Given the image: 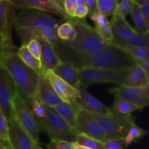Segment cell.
<instances>
[{
  "instance_id": "cell-19",
  "label": "cell",
  "mask_w": 149,
  "mask_h": 149,
  "mask_svg": "<svg viewBox=\"0 0 149 149\" xmlns=\"http://www.w3.org/2000/svg\"><path fill=\"white\" fill-rule=\"evenodd\" d=\"M52 71L71 86L77 89L79 87V69L73 64L61 61Z\"/></svg>"
},
{
  "instance_id": "cell-14",
  "label": "cell",
  "mask_w": 149,
  "mask_h": 149,
  "mask_svg": "<svg viewBox=\"0 0 149 149\" xmlns=\"http://www.w3.org/2000/svg\"><path fill=\"white\" fill-rule=\"evenodd\" d=\"M44 75L47 79L63 102L68 103L75 102L76 99L79 96L78 89L71 86L62 78L58 77L52 70H49Z\"/></svg>"
},
{
  "instance_id": "cell-2",
  "label": "cell",
  "mask_w": 149,
  "mask_h": 149,
  "mask_svg": "<svg viewBox=\"0 0 149 149\" xmlns=\"http://www.w3.org/2000/svg\"><path fill=\"white\" fill-rule=\"evenodd\" d=\"M8 73L15 90L28 104L35 97L39 74L28 67L19 57L15 49L6 53L1 64Z\"/></svg>"
},
{
  "instance_id": "cell-39",
  "label": "cell",
  "mask_w": 149,
  "mask_h": 149,
  "mask_svg": "<svg viewBox=\"0 0 149 149\" xmlns=\"http://www.w3.org/2000/svg\"><path fill=\"white\" fill-rule=\"evenodd\" d=\"M49 145L53 148V149H75L74 142H68L60 139L51 140Z\"/></svg>"
},
{
  "instance_id": "cell-17",
  "label": "cell",
  "mask_w": 149,
  "mask_h": 149,
  "mask_svg": "<svg viewBox=\"0 0 149 149\" xmlns=\"http://www.w3.org/2000/svg\"><path fill=\"white\" fill-rule=\"evenodd\" d=\"M16 8L8 1H0V34L13 41L12 31L15 19Z\"/></svg>"
},
{
  "instance_id": "cell-28",
  "label": "cell",
  "mask_w": 149,
  "mask_h": 149,
  "mask_svg": "<svg viewBox=\"0 0 149 149\" xmlns=\"http://www.w3.org/2000/svg\"><path fill=\"white\" fill-rule=\"evenodd\" d=\"M74 143L91 149H105L103 142L80 131L76 136Z\"/></svg>"
},
{
  "instance_id": "cell-29",
  "label": "cell",
  "mask_w": 149,
  "mask_h": 149,
  "mask_svg": "<svg viewBox=\"0 0 149 149\" xmlns=\"http://www.w3.org/2000/svg\"><path fill=\"white\" fill-rule=\"evenodd\" d=\"M149 33L141 34L137 32L135 34L131 37L130 39L124 41V42L119 43V46L123 47L126 45H130V46H138L143 47V48H147L149 47Z\"/></svg>"
},
{
  "instance_id": "cell-5",
  "label": "cell",
  "mask_w": 149,
  "mask_h": 149,
  "mask_svg": "<svg viewBox=\"0 0 149 149\" xmlns=\"http://www.w3.org/2000/svg\"><path fill=\"white\" fill-rule=\"evenodd\" d=\"M127 69H110L84 67L79 68V86L88 88L96 83L122 85Z\"/></svg>"
},
{
  "instance_id": "cell-4",
  "label": "cell",
  "mask_w": 149,
  "mask_h": 149,
  "mask_svg": "<svg viewBox=\"0 0 149 149\" xmlns=\"http://www.w3.org/2000/svg\"><path fill=\"white\" fill-rule=\"evenodd\" d=\"M46 111L45 118L37 119L41 131H45L50 140L75 142L76 136L79 131L68 124L52 108L46 105Z\"/></svg>"
},
{
  "instance_id": "cell-54",
  "label": "cell",
  "mask_w": 149,
  "mask_h": 149,
  "mask_svg": "<svg viewBox=\"0 0 149 149\" xmlns=\"http://www.w3.org/2000/svg\"><path fill=\"white\" fill-rule=\"evenodd\" d=\"M2 1V0H0V1Z\"/></svg>"
},
{
  "instance_id": "cell-34",
  "label": "cell",
  "mask_w": 149,
  "mask_h": 149,
  "mask_svg": "<svg viewBox=\"0 0 149 149\" xmlns=\"http://www.w3.org/2000/svg\"><path fill=\"white\" fill-rule=\"evenodd\" d=\"M123 48L131 57L135 60H144L149 58V50L147 48H143V47L138 46H130V45H126V46L121 47Z\"/></svg>"
},
{
  "instance_id": "cell-47",
  "label": "cell",
  "mask_w": 149,
  "mask_h": 149,
  "mask_svg": "<svg viewBox=\"0 0 149 149\" xmlns=\"http://www.w3.org/2000/svg\"><path fill=\"white\" fill-rule=\"evenodd\" d=\"M3 141V140H2ZM3 143H4V146H5L6 149H13V148L11 147V145H10V143H9L8 140H5V141H3Z\"/></svg>"
},
{
  "instance_id": "cell-45",
  "label": "cell",
  "mask_w": 149,
  "mask_h": 149,
  "mask_svg": "<svg viewBox=\"0 0 149 149\" xmlns=\"http://www.w3.org/2000/svg\"><path fill=\"white\" fill-rule=\"evenodd\" d=\"M135 64L141 67L143 71L149 75V58L144 60H135Z\"/></svg>"
},
{
  "instance_id": "cell-44",
  "label": "cell",
  "mask_w": 149,
  "mask_h": 149,
  "mask_svg": "<svg viewBox=\"0 0 149 149\" xmlns=\"http://www.w3.org/2000/svg\"><path fill=\"white\" fill-rule=\"evenodd\" d=\"M86 5H87V9H88L89 15L97 11V0H87L86 1Z\"/></svg>"
},
{
  "instance_id": "cell-7",
  "label": "cell",
  "mask_w": 149,
  "mask_h": 149,
  "mask_svg": "<svg viewBox=\"0 0 149 149\" xmlns=\"http://www.w3.org/2000/svg\"><path fill=\"white\" fill-rule=\"evenodd\" d=\"M15 89V88H14ZM13 110L15 118L26 130L36 144H39L40 127L29 104L14 91L13 97Z\"/></svg>"
},
{
  "instance_id": "cell-49",
  "label": "cell",
  "mask_w": 149,
  "mask_h": 149,
  "mask_svg": "<svg viewBox=\"0 0 149 149\" xmlns=\"http://www.w3.org/2000/svg\"><path fill=\"white\" fill-rule=\"evenodd\" d=\"M87 0H77V5H81V4H86Z\"/></svg>"
},
{
  "instance_id": "cell-46",
  "label": "cell",
  "mask_w": 149,
  "mask_h": 149,
  "mask_svg": "<svg viewBox=\"0 0 149 149\" xmlns=\"http://www.w3.org/2000/svg\"><path fill=\"white\" fill-rule=\"evenodd\" d=\"M53 1H55L60 7H61V8L64 10V1H65V0H53Z\"/></svg>"
},
{
  "instance_id": "cell-52",
  "label": "cell",
  "mask_w": 149,
  "mask_h": 149,
  "mask_svg": "<svg viewBox=\"0 0 149 149\" xmlns=\"http://www.w3.org/2000/svg\"><path fill=\"white\" fill-rule=\"evenodd\" d=\"M47 149H53V148L50 145H47Z\"/></svg>"
},
{
  "instance_id": "cell-33",
  "label": "cell",
  "mask_w": 149,
  "mask_h": 149,
  "mask_svg": "<svg viewBox=\"0 0 149 149\" xmlns=\"http://www.w3.org/2000/svg\"><path fill=\"white\" fill-rule=\"evenodd\" d=\"M117 5V0H97V11L106 17L113 15Z\"/></svg>"
},
{
  "instance_id": "cell-36",
  "label": "cell",
  "mask_w": 149,
  "mask_h": 149,
  "mask_svg": "<svg viewBox=\"0 0 149 149\" xmlns=\"http://www.w3.org/2000/svg\"><path fill=\"white\" fill-rule=\"evenodd\" d=\"M12 49H16L13 41L10 40L6 37L0 34V67H1L6 53Z\"/></svg>"
},
{
  "instance_id": "cell-31",
  "label": "cell",
  "mask_w": 149,
  "mask_h": 149,
  "mask_svg": "<svg viewBox=\"0 0 149 149\" xmlns=\"http://www.w3.org/2000/svg\"><path fill=\"white\" fill-rule=\"evenodd\" d=\"M133 2L132 0H122L118 4L116 10L113 15L111 22L125 19L127 15L130 14Z\"/></svg>"
},
{
  "instance_id": "cell-41",
  "label": "cell",
  "mask_w": 149,
  "mask_h": 149,
  "mask_svg": "<svg viewBox=\"0 0 149 149\" xmlns=\"http://www.w3.org/2000/svg\"><path fill=\"white\" fill-rule=\"evenodd\" d=\"M132 2L138 5L143 15L146 23L149 26V0H132Z\"/></svg>"
},
{
  "instance_id": "cell-53",
  "label": "cell",
  "mask_w": 149,
  "mask_h": 149,
  "mask_svg": "<svg viewBox=\"0 0 149 149\" xmlns=\"http://www.w3.org/2000/svg\"><path fill=\"white\" fill-rule=\"evenodd\" d=\"M122 0H117V2H118V4H119V2H121V1H122Z\"/></svg>"
},
{
  "instance_id": "cell-48",
  "label": "cell",
  "mask_w": 149,
  "mask_h": 149,
  "mask_svg": "<svg viewBox=\"0 0 149 149\" xmlns=\"http://www.w3.org/2000/svg\"><path fill=\"white\" fill-rule=\"evenodd\" d=\"M75 143V149H91V148H89L87 147H84V146L82 145H80L77 144V143Z\"/></svg>"
},
{
  "instance_id": "cell-3",
  "label": "cell",
  "mask_w": 149,
  "mask_h": 149,
  "mask_svg": "<svg viewBox=\"0 0 149 149\" xmlns=\"http://www.w3.org/2000/svg\"><path fill=\"white\" fill-rule=\"evenodd\" d=\"M76 32V37L72 41L63 42L65 45L79 53H87L101 50L110 42L103 40L98 35L95 28L82 19L71 18L68 19Z\"/></svg>"
},
{
  "instance_id": "cell-15",
  "label": "cell",
  "mask_w": 149,
  "mask_h": 149,
  "mask_svg": "<svg viewBox=\"0 0 149 149\" xmlns=\"http://www.w3.org/2000/svg\"><path fill=\"white\" fill-rule=\"evenodd\" d=\"M8 142L13 149H34L37 145L15 118L9 122Z\"/></svg>"
},
{
  "instance_id": "cell-21",
  "label": "cell",
  "mask_w": 149,
  "mask_h": 149,
  "mask_svg": "<svg viewBox=\"0 0 149 149\" xmlns=\"http://www.w3.org/2000/svg\"><path fill=\"white\" fill-rule=\"evenodd\" d=\"M90 18L95 23V29L99 36L106 42H113L114 36L111 22L108 20L107 17L102 15L98 11H96L95 13L90 15Z\"/></svg>"
},
{
  "instance_id": "cell-10",
  "label": "cell",
  "mask_w": 149,
  "mask_h": 149,
  "mask_svg": "<svg viewBox=\"0 0 149 149\" xmlns=\"http://www.w3.org/2000/svg\"><path fill=\"white\" fill-rule=\"evenodd\" d=\"M77 129L100 141L106 140V134L101 125L93 113L83 108L79 109L76 116Z\"/></svg>"
},
{
  "instance_id": "cell-12",
  "label": "cell",
  "mask_w": 149,
  "mask_h": 149,
  "mask_svg": "<svg viewBox=\"0 0 149 149\" xmlns=\"http://www.w3.org/2000/svg\"><path fill=\"white\" fill-rule=\"evenodd\" d=\"M16 32L23 45H26L29 41L35 39L39 41H47L52 44L55 48L63 41L58 37L57 30L49 26H45L33 29H17Z\"/></svg>"
},
{
  "instance_id": "cell-26",
  "label": "cell",
  "mask_w": 149,
  "mask_h": 149,
  "mask_svg": "<svg viewBox=\"0 0 149 149\" xmlns=\"http://www.w3.org/2000/svg\"><path fill=\"white\" fill-rule=\"evenodd\" d=\"M112 108L118 113L127 116L132 115V113L135 111L141 110V108L135 104L118 96H114L113 106Z\"/></svg>"
},
{
  "instance_id": "cell-8",
  "label": "cell",
  "mask_w": 149,
  "mask_h": 149,
  "mask_svg": "<svg viewBox=\"0 0 149 149\" xmlns=\"http://www.w3.org/2000/svg\"><path fill=\"white\" fill-rule=\"evenodd\" d=\"M63 23V19H58L49 13L36 9H21L16 15L14 26L15 29H33L41 26H49L57 30Z\"/></svg>"
},
{
  "instance_id": "cell-18",
  "label": "cell",
  "mask_w": 149,
  "mask_h": 149,
  "mask_svg": "<svg viewBox=\"0 0 149 149\" xmlns=\"http://www.w3.org/2000/svg\"><path fill=\"white\" fill-rule=\"evenodd\" d=\"M35 97L47 106L54 108L63 102L44 74H39Z\"/></svg>"
},
{
  "instance_id": "cell-35",
  "label": "cell",
  "mask_w": 149,
  "mask_h": 149,
  "mask_svg": "<svg viewBox=\"0 0 149 149\" xmlns=\"http://www.w3.org/2000/svg\"><path fill=\"white\" fill-rule=\"evenodd\" d=\"M29 106L31 108L36 119H42L46 115V105L40 102L36 97L31 99L29 102Z\"/></svg>"
},
{
  "instance_id": "cell-6",
  "label": "cell",
  "mask_w": 149,
  "mask_h": 149,
  "mask_svg": "<svg viewBox=\"0 0 149 149\" xmlns=\"http://www.w3.org/2000/svg\"><path fill=\"white\" fill-rule=\"evenodd\" d=\"M101 125L106 140L125 138L131 126L135 123L132 115L127 116L118 113L112 108L107 114H93Z\"/></svg>"
},
{
  "instance_id": "cell-1",
  "label": "cell",
  "mask_w": 149,
  "mask_h": 149,
  "mask_svg": "<svg viewBox=\"0 0 149 149\" xmlns=\"http://www.w3.org/2000/svg\"><path fill=\"white\" fill-rule=\"evenodd\" d=\"M54 48L61 61L70 63L79 69L84 67L128 69L135 64L123 48L113 42H110L103 49L87 53L74 52L65 45L63 41Z\"/></svg>"
},
{
  "instance_id": "cell-51",
  "label": "cell",
  "mask_w": 149,
  "mask_h": 149,
  "mask_svg": "<svg viewBox=\"0 0 149 149\" xmlns=\"http://www.w3.org/2000/svg\"><path fill=\"white\" fill-rule=\"evenodd\" d=\"M34 149H43V148H42L41 147L40 145H39V144H37V145H35Z\"/></svg>"
},
{
  "instance_id": "cell-20",
  "label": "cell",
  "mask_w": 149,
  "mask_h": 149,
  "mask_svg": "<svg viewBox=\"0 0 149 149\" xmlns=\"http://www.w3.org/2000/svg\"><path fill=\"white\" fill-rule=\"evenodd\" d=\"M42 45V55L40 57L42 71L45 74L49 70H52L61 60L58 57L52 44L47 41H40Z\"/></svg>"
},
{
  "instance_id": "cell-23",
  "label": "cell",
  "mask_w": 149,
  "mask_h": 149,
  "mask_svg": "<svg viewBox=\"0 0 149 149\" xmlns=\"http://www.w3.org/2000/svg\"><path fill=\"white\" fill-rule=\"evenodd\" d=\"M129 86H144L149 85V75L138 64H135L127 69L123 84Z\"/></svg>"
},
{
  "instance_id": "cell-25",
  "label": "cell",
  "mask_w": 149,
  "mask_h": 149,
  "mask_svg": "<svg viewBox=\"0 0 149 149\" xmlns=\"http://www.w3.org/2000/svg\"><path fill=\"white\" fill-rule=\"evenodd\" d=\"M17 55L20 58V59L30 68L39 73V74H44L42 68V64L39 58H36L33 55H32L29 50L26 48V45H22L18 48L17 52Z\"/></svg>"
},
{
  "instance_id": "cell-32",
  "label": "cell",
  "mask_w": 149,
  "mask_h": 149,
  "mask_svg": "<svg viewBox=\"0 0 149 149\" xmlns=\"http://www.w3.org/2000/svg\"><path fill=\"white\" fill-rule=\"evenodd\" d=\"M147 133H148V131H146L143 129L141 128L138 125H136L135 123H134L130 128L129 131H128L127 134L125 138V148H128L132 143L135 142L137 140L141 139V137L146 135Z\"/></svg>"
},
{
  "instance_id": "cell-11",
  "label": "cell",
  "mask_w": 149,
  "mask_h": 149,
  "mask_svg": "<svg viewBox=\"0 0 149 149\" xmlns=\"http://www.w3.org/2000/svg\"><path fill=\"white\" fill-rule=\"evenodd\" d=\"M14 91V86L8 73L1 66L0 67V109L8 123L15 118L13 106Z\"/></svg>"
},
{
  "instance_id": "cell-27",
  "label": "cell",
  "mask_w": 149,
  "mask_h": 149,
  "mask_svg": "<svg viewBox=\"0 0 149 149\" xmlns=\"http://www.w3.org/2000/svg\"><path fill=\"white\" fill-rule=\"evenodd\" d=\"M130 14L135 26V30L141 34L148 33L149 26L146 23L139 7L134 3Z\"/></svg>"
},
{
  "instance_id": "cell-37",
  "label": "cell",
  "mask_w": 149,
  "mask_h": 149,
  "mask_svg": "<svg viewBox=\"0 0 149 149\" xmlns=\"http://www.w3.org/2000/svg\"><path fill=\"white\" fill-rule=\"evenodd\" d=\"M26 48L32 55L40 59L41 55H42V45H41L40 41L35 39H31L26 44Z\"/></svg>"
},
{
  "instance_id": "cell-13",
  "label": "cell",
  "mask_w": 149,
  "mask_h": 149,
  "mask_svg": "<svg viewBox=\"0 0 149 149\" xmlns=\"http://www.w3.org/2000/svg\"><path fill=\"white\" fill-rule=\"evenodd\" d=\"M16 9H36L55 15L63 20L71 18L63 9L60 7L53 0H8Z\"/></svg>"
},
{
  "instance_id": "cell-43",
  "label": "cell",
  "mask_w": 149,
  "mask_h": 149,
  "mask_svg": "<svg viewBox=\"0 0 149 149\" xmlns=\"http://www.w3.org/2000/svg\"><path fill=\"white\" fill-rule=\"evenodd\" d=\"M76 7L77 0H65L64 1V10L71 18H74Z\"/></svg>"
},
{
  "instance_id": "cell-50",
  "label": "cell",
  "mask_w": 149,
  "mask_h": 149,
  "mask_svg": "<svg viewBox=\"0 0 149 149\" xmlns=\"http://www.w3.org/2000/svg\"><path fill=\"white\" fill-rule=\"evenodd\" d=\"M0 149H6L5 146H4V143H3V141L1 139H0Z\"/></svg>"
},
{
  "instance_id": "cell-22",
  "label": "cell",
  "mask_w": 149,
  "mask_h": 149,
  "mask_svg": "<svg viewBox=\"0 0 149 149\" xmlns=\"http://www.w3.org/2000/svg\"><path fill=\"white\" fill-rule=\"evenodd\" d=\"M112 30H113V43L119 45L121 42L130 39L132 36L137 33L135 29L132 28L126 19H121L116 21L111 22Z\"/></svg>"
},
{
  "instance_id": "cell-40",
  "label": "cell",
  "mask_w": 149,
  "mask_h": 149,
  "mask_svg": "<svg viewBox=\"0 0 149 149\" xmlns=\"http://www.w3.org/2000/svg\"><path fill=\"white\" fill-rule=\"evenodd\" d=\"M9 123L0 109V139L3 141L8 140Z\"/></svg>"
},
{
  "instance_id": "cell-30",
  "label": "cell",
  "mask_w": 149,
  "mask_h": 149,
  "mask_svg": "<svg viewBox=\"0 0 149 149\" xmlns=\"http://www.w3.org/2000/svg\"><path fill=\"white\" fill-rule=\"evenodd\" d=\"M57 33L60 39L63 42L72 41L76 37L75 29L69 20H65V22L60 25L57 29Z\"/></svg>"
},
{
  "instance_id": "cell-24",
  "label": "cell",
  "mask_w": 149,
  "mask_h": 149,
  "mask_svg": "<svg viewBox=\"0 0 149 149\" xmlns=\"http://www.w3.org/2000/svg\"><path fill=\"white\" fill-rule=\"evenodd\" d=\"M53 108L68 124L71 127L77 129V122H76V116L78 112L79 107L75 103H68V102H61Z\"/></svg>"
},
{
  "instance_id": "cell-42",
  "label": "cell",
  "mask_w": 149,
  "mask_h": 149,
  "mask_svg": "<svg viewBox=\"0 0 149 149\" xmlns=\"http://www.w3.org/2000/svg\"><path fill=\"white\" fill-rule=\"evenodd\" d=\"M89 11L86 4H81V5H77L74 12V18L78 19H84L88 15Z\"/></svg>"
},
{
  "instance_id": "cell-9",
  "label": "cell",
  "mask_w": 149,
  "mask_h": 149,
  "mask_svg": "<svg viewBox=\"0 0 149 149\" xmlns=\"http://www.w3.org/2000/svg\"><path fill=\"white\" fill-rule=\"evenodd\" d=\"M109 92L114 96L122 98L139 106L141 110L149 104V85L144 86H129L119 85L111 88Z\"/></svg>"
},
{
  "instance_id": "cell-38",
  "label": "cell",
  "mask_w": 149,
  "mask_h": 149,
  "mask_svg": "<svg viewBox=\"0 0 149 149\" xmlns=\"http://www.w3.org/2000/svg\"><path fill=\"white\" fill-rule=\"evenodd\" d=\"M105 149H124L125 148V138L108 139L103 142Z\"/></svg>"
},
{
  "instance_id": "cell-16",
  "label": "cell",
  "mask_w": 149,
  "mask_h": 149,
  "mask_svg": "<svg viewBox=\"0 0 149 149\" xmlns=\"http://www.w3.org/2000/svg\"><path fill=\"white\" fill-rule=\"evenodd\" d=\"M77 89L79 91V96L76 99L75 103L80 108L87 110L93 114H107L111 112V108L106 106L95 97L86 88L79 86Z\"/></svg>"
}]
</instances>
